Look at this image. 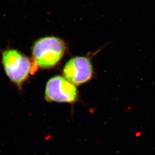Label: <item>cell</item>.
<instances>
[{"label":"cell","mask_w":155,"mask_h":155,"mask_svg":"<svg viewBox=\"0 0 155 155\" xmlns=\"http://www.w3.org/2000/svg\"><path fill=\"white\" fill-rule=\"evenodd\" d=\"M64 41L55 36H47L38 40L32 48L35 63L43 69L55 67L66 51Z\"/></svg>","instance_id":"1"},{"label":"cell","mask_w":155,"mask_h":155,"mask_svg":"<svg viewBox=\"0 0 155 155\" xmlns=\"http://www.w3.org/2000/svg\"><path fill=\"white\" fill-rule=\"evenodd\" d=\"M2 63L6 75L21 89L29 74L35 72L38 67L27 56L18 51L8 49L2 54Z\"/></svg>","instance_id":"2"},{"label":"cell","mask_w":155,"mask_h":155,"mask_svg":"<svg viewBox=\"0 0 155 155\" xmlns=\"http://www.w3.org/2000/svg\"><path fill=\"white\" fill-rule=\"evenodd\" d=\"M45 98L50 102L74 104L78 99L77 89L65 78L57 75L46 84Z\"/></svg>","instance_id":"3"},{"label":"cell","mask_w":155,"mask_h":155,"mask_svg":"<svg viewBox=\"0 0 155 155\" xmlns=\"http://www.w3.org/2000/svg\"><path fill=\"white\" fill-rule=\"evenodd\" d=\"M64 77L75 86H79L91 80L94 74L90 59L75 56L67 61L63 68Z\"/></svg>","instance_id":"4"}]
</instances>
